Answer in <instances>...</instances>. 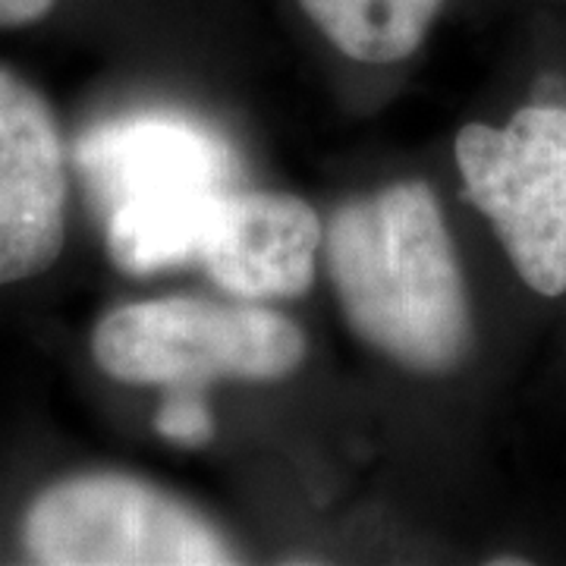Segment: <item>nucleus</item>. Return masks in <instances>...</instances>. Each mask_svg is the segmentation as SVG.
<instances>
[{
	"label": "nucleus",
	"instance_id": "20e7f679",
	"mask_svg": "<svg viewBox=\"0 0 566 566\" xmlns=\"http://www.w3.org/2000/svg\"><path fill=\"white\" fill-rule=\"evenodd\" d=\"M22 542L48 566H218L233 551L199 513L126 475H80L29 506Z\"/></svg>",
	"mask_w": 566,
	"mask_h": 566
},
{
	"label": "nucleus",
	"instance_id": "39448f33",
	"mask_svg": "<svg viewBox=\"0 0 566 566\" xmlns=\"http://www.w3.org/2000/svg\"><path fill=\"white\" fill-rule=\"evenodd\" d=\"M66 155L48 102L0 66V286L44 274L66 243Z\"/></svg>",
	"mask_w": 566,
	"mask_h": 566
},
{
	"label": "nucleus",
	"instance_id": "6e6552de",
	"mask_svg": "<svg viewBox=\"0 0 566 566\" xmlns=\"http://www.w3.org/2000/svg\"><path fill=\"white\" fill-rule=\"evenodd\" d=\"M223 189H170L107 205V249L126 274H151L202 255Z\"/></svg>",
	"mask_w": 566,
	"mask_h": 566
},
{
	"label": "nucleus",
	"instance_id": "9d476101",
	"mask_svg": "<svg viewBox=\"0 0 566 566\" xmlns=\"http://www.w3.org/2000/svg\"><path fill=\"white\" fill-rule=\"evenodd\" d=\"M158 431L164 438H174V441H182V444H199L211 434V419L205 412L202 403L189 400V397H177L170 403L164 406L158 412Z\"/></svg>",
	"mask_w": 566,
	"mask_h": 566
},
{
	"label": "nucleus",
	"instance_id": "7ed1b4c3",
	"mask_svg": "<svg viewBox=\"0 0 566 566\" xmlns=\"http://www.w3.org/2000/svg\"><path fill=\"white\" fill-rule=\"evenodd\" d=\"M92 353L123 385L281 381L305 363V337L274 308L177 296L107 312L92 334Z\"/></svg>",
	"mask_w": 566,
	"mask_h": 566
},
{
	"label": "nucleus",
	"instance_id": "9b49d317",
	"mask_svg": "<svg viewBox=\"0 0 566 566\" xmlns=\"http://www.w3.org/2000/svg\"><path fill=\"white\" fill-rule=\"evenodd\" d=\"M57 0H0V29H22L44 20Z\"/></svg>",
	"mask_w": 566,
	"mask_h": 566
},
{
	"label": "nucleus",
	"instance_id": "0eeeda50",
	"mask_svg": "<svg viewBox=\"0 0 566 566\" xmlns=\"http://www.w3.org/2000/svg\"><path fill=\"white\" fill-rule=\"evenodd\" d=\"M80 164L107 205L170 189H223L233 174L227 142L180 114L104 123L82 139Z\"/></svg>",
	"mask_w": 566,
	"mask_h": 566
},
{
	"label": "nucleus",
	"instance_id": "f03ea898",
	"mask_svg": "<svg viewBox=\"0 0 566 566\" xmlns=\"http://www.w3.org/2000/svg\"><path fill=\"white\" fill-rule=\"evenodd\" d=\"M453 158L520 286L566 300V70H542L501 123H465Z\"/></svg>",
	"mask_w": 566,
	"mask_h": 566
},
{
	"label": "nucleus",
	"instance_id": "1a4fd4ad",
	"mask_svg": "<svg viewBox=\"0 0 566 566\" xmlns=\"http://www.w3.org/2000/svg\"><path fill=\"white\" fill-rule=\"evenodd\" d=\"M300 7L349 61L397 63L422 48L447 0H300Z\"/></svg>",
	"mask_w": 566,
	"mask_h": 566
},
{
	"label": "nucleus",
	"instance_id": "f257e3e1",
	"mask_svg": "<svg viewBox=\"0 0 566 566\" xmlns=\"http://www.w3.org/2000/svg\"><path fill=\"white\" fill-rule=\"evenodd\" d=\"M324 243L340 308L365 344L419 375H453L475 356L472 293L428 182L344 205Z\"/></svg>",
	"mask_w": 566,
	"mask_h": 566
},
{
	"label": "nucleus",
	"instance_id": "423d86ee",
	"mask_svg": "<svg viewBox=\"0 0 566 566\" xmlns=\"http://www.w3.org/2000/svg\"><path fill=\"white\" fill-rule=\"evenodd\" d=\"M324 227L315 208L283 192H223L202 245L208 277L245 303L303 296L315 281Z\"/></svg>",
	"mask_w": 566,
	"mask_h": 566
}]
</instances>
